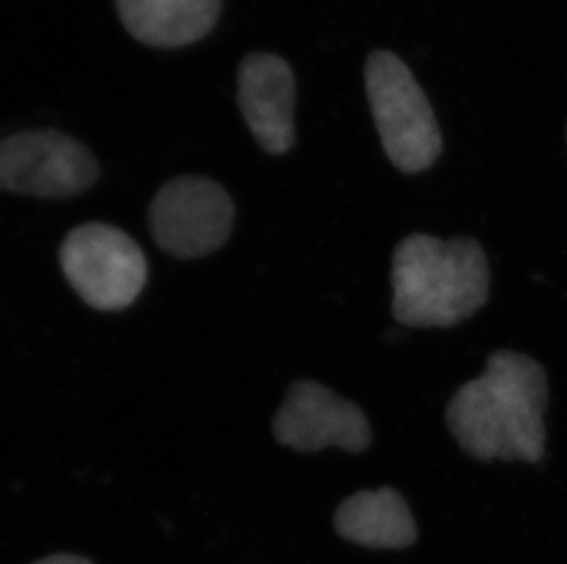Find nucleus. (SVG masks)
<instances>
[{
  "label": "nucleus",
  "mask_w": 567,
  "mask_h": 564,
  "mask_svg": "<svg viewBox=\"0 0 567 564\" xmlns=\"http://www.w3.org/2000/svg\"><path fill=\"white\" fill-rule=\"evenodd\" d=\"M547 374L514 351L493 352L482 376L461 385L446 407V426L461 449L482 462L546 455Z\"/></svg>",
  "instance_id": "nucleus-1"
},
{
  "label": "nucleus",
  "mask_w": 567,
  "mask_h": 564,
  "mask_svg": "<svg viewBox=\"0 0 567 564\" xmlns=\"http://www.w3.org/2000/svg\"><path fill=\"white\" fill-rule=\"evenodd\" d=\"M391 310L401 325H460L487 304L491 268L477 240L408 234L393 251Z\"/></svg>",
  "instance_id": "nucleus-2"
},
{
  "label": "nucleus",
  "mask_w": 567,
  "mask_h": 564,
  "mask_svg": "<svg viewBox=\"0 0 567 564\" xmlns=\"http://www.w3.org/2000/svg\"><path fill=\"white\" fill-rule=\"evenodd\" d=\"M364 75L385 156L404 175L430 169L443 150V134L412 70L399 55L379 50L368 59Z\"/></svg>",
  "instance_id": "nucleus-3"
},
{
  "label": "nucleus",
  "mask_w": 567,
  "mask_h": 564,
  "mask_svg": "<svg viewBox=\"0 0 567 564\" xmlns=\"http://www.w3.org/2000/svg\"><path fill=\"white\" fill-rule=\"evenodd\" d=\"M64 278L91 309L124 310L147 281L144 251L125 231L103 222L72 229L60 251Z\"/></svg>",
  "instance_id": "nucleus-4"
},
{
  "label": "nucleus",
  "mask_w": 567,
  "mask_h": 564,
  "mask_svg": "<svg viewBox=\"0 0 567 564\" xmlns=\"http://www.w3.org/2000/svg\"><path fill=\"white\" fill-rule=\"evenodd\" d=\"M234 219L236 208L230 195L204 176L173 178L150 206L153 239L178 259H198L223 248Z\"/></svg>",
  "instance_id": "nucleus-5"
},
{
  "label": "nucleus",
  "mask_w": 567,
  "mask_h": 564,
  "mask_svg": "<svg viewBox=\"0 0 567 564\" xmlns=\"http://www.w3.org/2000/svg\"><path fill=\"white\" fill-rule=\"evenodd\" d=\"M97 175L91 150L54 128L24 130L0 142V191L70 198L91 189Z\"/></svg>",
  "instance_id": "nucleus-6"
},
{
  "label": "nucleus",
  "mask_w": 567,
  "mask_h": 564,
  "mask_svg": "<svg viewBox=\"0 0 567 564\" xmlns=\"http://www.w3.org/2000/svg\"><path fill=\"white\" fill-rule=\"evenodd\" d=\"M272 429L279 443L298 452L327 448L362 452L373 438L370 420L359 405L312 379L290 385L274 416Z\"/></svg>",
  "instance_id": "nucleus-7"
},
{
  "label": "nucleus",
  "mask_w": 567,
  "mask_h": 564,
  "mask_svg": "<svg viewBox=\"0 0 567 564\" xmlns=\"http://www.w3.org/2000/svg\"><path fill=\"white\" fill-rule=\"evenodd\" d=\"M237 102L257 145L281 156L295 147L296 80L279 55L254 52L237 70Z\"/></svg>",
  "instance_id": "nucleus-8"
},
{
  "label": "nucleus",
  "mask_w": 567,
  "mask_h": 564,
  "mask_svg": "<svg viewBox=\"0 0 567 564\" xmlns=\"http://www.w3.org/2000/svg\"><path fill=\"white\" fill-rule=\"evenodd\" d=\"M223 0H116L125 30L153 49H181L206 38Z\"/></svg>",
  "instance_id": "nucleus-9"
},
{
  "label": "nucleus",
  "mask_w": 567,
  "mask_h": 564,
  "mask_svg": "<svg viewBox=\"0 0 567 564\" xmlns=\"http://www.w3.org/2000/svg\"><path fill=\"white\" fill-rule=\"evenodd\" d=\"M338 535L373 550H402L417 541V522L404 497L393 488L359 491L334 513Z\"/></svg>",
  "instance_id": "nucleus-10"
},
{
  "label": "nucleus",
  "mask_w": 567,
  "mask_h": 564,
  "mask_svg": "<svg viewBox=\"0 0 567 564\" xmlns=\"http://www.w3.org/2000/svg\"><path fill=\"white\" fill-rule=\"evenodd\" d=\"M33 564H92L91 561L74 554H55Z\"/></svg>",
  "instance_id": "nucleus-11"
}]
</instances>
